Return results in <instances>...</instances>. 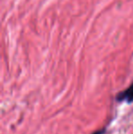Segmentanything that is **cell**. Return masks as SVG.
<instances>
[{
    "instance_id": "obj_1",
    "label": "cell",
    "mask_w": 133,
    "mask_h": 134,
    "mask_svg": "<svg viewBox=\"0 0 133 134\" xmlns=\"http://www.w3.org/2000/svg\"><path fill=\"white\" fill-rule=\"evenodd\" d=\"M116 99L118 101H126L128 103H130L133 101V83L124 91L119 92L116 97Z\"/></svg>"
},
{
    "instance_id": "obj_2",
    "label": "cell",
    "mask_w": 133,
    "mask_h": 134,
    "mask_svg": "<svg viewBox=\"0 0 133 134\" xmlns=\"http://www.w3.org/2000/svg\"><path fill=\"white\" fill-rule=\"evenodd\" d=\"M93 134H103V131H96Z\"/></svg>"
}]
</instances>
